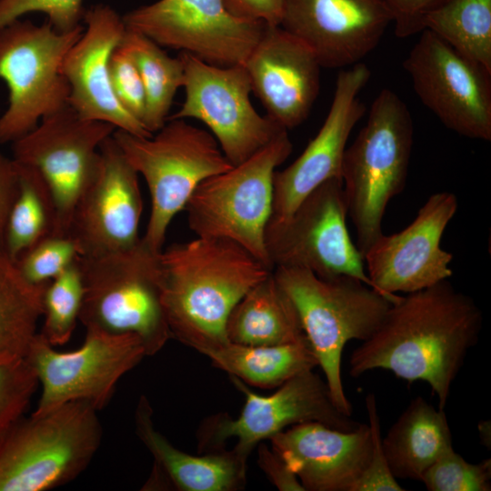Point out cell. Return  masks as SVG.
<instances>
[{
	"label": "cell",
	"instance_id": "cell-1",
	"mask_svg": "<svg viewBox=\"0 0 491 491\" xmlns=\"http://www.w3.org/2000/svg\"><path fill=\"white\" fill-rule=\"evenodd\" d=\"M482 325L474 299L441 281L392 303L376 330L351 353L348 373L358 377L385 369L408 383L424 381L444 409Z\"/></svg>",
	"mask_w": 491,
	"mask_h": 491
},
{
	"label": "cell",
	"instance_id": "cell-2",
	"mask_svg": "<svg viewBox=\"0 0 491 491\" xmlns=\"http://www.w3.org/2000/svg\"><path fill=\"white\" fill-rule=\"evenodd\" d=\"M162 303L171 338L203 355L229 343L225 325L273 270L226 239L197 237L162 250Z\"/></svg>",
	"mask_w": 491,
	"mask_h": 491
},
{
	"label": "cell",
	"instance_id": "cell-3",
	"mask_svg": "<svg viewBox=\"0 0 491 491\" xmlns=\"http://www.w3.org/2000/svg\"><path fill=\"white\" fill-rule=\"evenodd\" d=\"M273 274L297 312L335 405L351 416L341 376L344 347L352 339L371 336L392 302L348 276L323 278L307 269L286 266L275 267Z\"/></svg>",
	"mask_w": 491,
	"mask_h": 491
},
{
	"label": "cell",
	"instance_id": "cell-4",
	"mask_svg": "<svg viewBox=\"0 0 491 491\" xmlns=\"http://www.w3.org/2000/svg\"><path fill=\"white\" fill-rule=\"evenodd\" d=\"M413 142L407 105L394 91L382 89L366 125L346 148L341 165L347 215L363 256L383 234L382 220L389 201L406 185Z\"/></svg>",
	"mask_w": 491,
	"mask_h": 491
},
{
	"label": "cell",
	"instance_id": "cell-5",
	"mask_svg": "<svg viewBox=\"0 0 491 491\" xmlns=\"http://www.w3.org/2000/svg\"><path fill=\"white\" fill-rule=\"evenodd\" d=\"M161 252L141 237L128 248L78 256L84 286L79 321L86 330L135 335L147 356L164 347L171 335L162 303Z\"/></svg>",
	"mask_w": 491,
	"mask_h": 491
},
{
	"label": "cell",
	"instance_id": "cell-6",
	"mask_svg": "<svg viewBox=\"0 0 491 491\" xmlns=\"http://www.w3.org/2000/svg\"><path fill=\"white\" fill-rule=\"evenodd\" d=\"M97 412L71 401L14 422L0 436V491H46L76 478L101 444Z\"/></svg>",
	"mask_w": 491,
	"mask_h": 491
},
{
	"label": "cell",
	"instance_id": "cell-7",
	"mask_svg": "<svg viewBox=\"0 0 491 491\" xmlns=\"http://www.w3.org/2000/svg\"><path fill=\"white\" fill-rule=\"evenodd\" d=\"M113 137L147 185L151 210L142 239L161 252L171 221L185 209L197 185L233 165L211 133L185 119L168 120L150 137L119 129Z\"/></svg>",
	"mask_w": 491,
	"mask_h": 491
},
{
	"label": "cell",
	"instance_id": "cell-8",
	"mask_svg": "<svg viewBox=\"0 0 491 491\" xmlns=\"http://www.w3.org/2000/svg\"><path fill=\"white\" fill-rule=\"evenodd\" d=\"M292 149L283 130L246 161L202 181L185 206L192 232L230 240L272 269L265 231L272 213L273 177Z\"/></svg>",
	"mask_w": 491,
	"mask_h": 491
},
{
	"label": "cell",
	"instance_id": "cell-9",
	"mask_svg": "<svg viewBox=\"0 0 491 491\" xmlns=\"http://www.w3.org/2000/svg\"><path fill=\"white\" fill-rule=\"evenodd\" d=\"M83 30L80 25L58 32L48 22L21 19L0 28V78L9 92L0 116V145L15 142L68 105L70 87L62 64Z\"/></svg>",
	"mask_w": 491,
	"mask_h": 491
},
{
	"label": "cell",
	"instance_id": "cell-10",
	"mask_svg": "<svg viewBox=\"0 0 491 491\" xmlns=\"http://www.w3.org/2000/svg\"><path fill=\"white\" fill-rule=\"evenodd\" d=\"M346 216L343 182L334 177L313 190L287 218L269 219L265 246L272 269L303 268L323 278L348 276L374 288L364 256L349 235Z\"/></svg>",
	"mask_w": 491,
	"mask_h": 491
},
{
	"label": "cell",
	"instance_id": "cell-11",
	"mask_svg": "<svg viewBox=\"0 0 491 491\" xmlns=\"http://www.w3.org/2000/svg\"><path fill=\"white\" fill-rule=\"evenodd\" d=\"M230 378L245 396L244 406L237 418L217 414L203 421L196 435L199 453L224 449L233 438V448L248 458L259 443L295 425L318 422L349 431L361 424L336 407L326 381L313 370L296 375L269 396L257 395L237 377Z\"/></svg>",
	"mask_w": 491,
	"mask_h": 491
},
{
	"label": "cell",
	"instance_id": "cell-12",
	"mask_svg": "<svg viewBox=\"0 0 491 491\" xmlns=\"http://www.w3.org/2000/svg\"><path fill=\"white\" fill-rule=\"evenodd\" d=\"M145 356L141 340L132 334L86 330L79 348L59 352L37 333L25 357L42 388L33 414L71 401L86 402L100 411L111 400L120 378Z\"/></svg>",
	"mask_w": 491,
	"mask_h": 491
},
{
	"label": "cell",
	"instance_id": "cell-13",
	"mask_svg": "<svg viewBox=\"0 0 491 491\" xmlns=\"http://www.w3.org/2000/svg\"><path fill=\"white\" fill-rule=\"evenodd\" d=\"M185 100L171 119L195 118L217 141L227 160L236 165L286 130L261 115L250 101L252 86L244 64L216 66L180 52Z\"/></svg>",
	"mask_w": 491,
	"mask_h": 491
},
{
	"label": "cell",
	"instance_id": "cell-14",
	"mask_svg": "<svg viewBox=\"0 0 491 491\" xmlns=\"http://www.w3.org/2000/svg\"><path fill=\"white\" fill-rule=\"evenodd\" d=\"M122 17L162 47L223 67L244 64L267 26L234 15L224 0H157Z\"/></svg>",
	"mask_w": 491,
	"mask_h": 491
},
{
	"label": "cell",
	"instance_id": "cell-15",
	"mask_svg": "<svg viewBox=\"0 0 491 491\" xmlns=\"http://www.w3.org/2000/svg\"><path fill=\"white\" fill-rule=\"evenodd\" d=\"M115 130L108 123L81 117L67 105L12 143V159L35 168L52 193L56 208L53 235L69 236L76 202L98 165L99 147Z\"/></svg>",
	"mask_w": 491,
	"mask_h": 491
},
{
	"label": "cell",
	"instance_id": "cell-16",
	"mask_svg": "<svg viewBox=\"0 0 491 491\" xmlns=\"http://www.w3.org/2000/svg\"><path fill=\"white\" fill-rule=\"evenodd\" d=\"M403 62L423 105L449 130L491 140V73L424 29Z\"/></svg>",
	"mask_w": 491,
	"mask_h": 491
},
{
	"label": "cell",
	"instance_id": "cell-17",
	"mask_svg": "<svg viewBox=\"0 0 491 491\" xmlns=\"http://www.w3.org/2000/svg\"><path fill=\"white\" fill-rule=\"evenodd\" d=\"M457 207L455 194L435 193L408 226L382 234L363 256L374 288L394 303L399 298L397 292L414 293L452 276L453 256L440 242Z\"/></svg>",
	"mask_w": 491,
	"mask_h": 491
},
{
	"label": "cell",
	"instance_id": "cell-18",
	"mask_svg": "<svg viewBox=\"0 0 491 491\" xmlns=\"http://www.w3.org/2000/svg\"><path fill=\"white\" fill-rule=\"evenodd\" d=\"M142 212L138 173L112 135L99 147L98 165L79 195L68 235L80 256L128 248L141 238Z\"/></svg>",
	"mask_w": 491,
	"mask_h": 491
},
{
	"label": "cell",
	"instance_id": "cell-19",
	"mask_svg": "<svg viewBox=\"0 0 491 491\" xmlns=\"http://www.w3.org/2000/svg\"><path fill=\"white\" fill-rule=\"evenodd\" d=\"M392 23L385 0H283L279 25L336 69L360 63Z\"/></svg>",
	"mask_w": 491,
	"mask_h": 491
},
{
	"label": "cell",
	"instance_id": "cell-20",
	"mask_svg": "<svg viewBox=\"0 0 491 491\" xmlns=\"http://www.w3.org/2000/svg\"><path fill=\"white\" fill-rule=\"evenodd\" d=\"M370 77V69L362 62L338 73L332 103L318 133L291 165L274 174L270 220L287 218L321 184L341 178L348 137L366 110L358 95Z\"/></svg>",
	"mask_w": 491,
	"mask_h": 491
},
{
	"label": "cell",
	"instance_id": "cell-21",
	"mask_svg": "<svg viewBox=\"0 0 491 491\" xmlns=\"http://www.w3.org/2000/svg\"><path fill=\"white\" fill-rule=\"evenodd\" d=\"M84 30L66 53L62 73L70 87L68 105L83 118L108 123L136 136L153 135L116 99L110 80L109 60L126 26L111 6L85 9Z\"/></svg>",
	"mask_w": 491,
	"mask_h": 491
},
{
	"label": "cell",
	"instance_id": "cell-22",
	"mask_svg": "<svg viewBox=\"0 0 491 491\" xmlns=\"http://www.w3.org/2000/svg\"><path fill=\"white\" fill-rule=\"evenodd\" d=\"M244 65L268 117L287 131L307 119L322 67L304 43L280 25H267Z\"/></svg>",
	"mask_w": 491,
	"mask_h": 491
},
{
	"label": "cell",
	"instance_id": "cell-23",
	"mask_svg": "<svg viewBox=\"0 0 491 491\" xmlns=\"http://www.w3.org/2000/svg\"><path fill=\"white\" fill-rule=\"evenodd\" d=\"M269 441L306 491H352L372 448L369 426L362 423L345 431L307 422L292 426Z\"/></svg>",
	"mask_w": 491,
	"mask_h": 491
},
{
	"label": "cell",
	"instance_id": "cell-24",
	"mask_svg": "<svg viewBox=\"0 0 491 491\" xmlns=\"http://www.w3.org/2000/svg\"><path fill=\"white\" fill-rule=\"evenodd\" d=\"M135 432L154 457V468L143 489L238 491L246 484L247 458L234 448L188 454L176 448L155 426L153 409L142 396L135 413Z\"/></svg>",
	"mask_w": 491,
	"mask_h": 491
},
{
	"label": "cell",
	"instance_id": "cell-25",
	"mask_svg": "<svg viewBox=\"0 0 491 491\" xmlns=\"http://www.w3.org/2000/svg\"><path fill=\"white\" fill-rule=\"evenodd\" d=\"M386 457L396 479L421 481L426 471L453 447L444 409L422 396L412 399L382 437Z\"/></svg>",
	"mask_w": 491,
	"mask_h": 491
},
{
	"label": "cell",
	"instance_id": "cell-26",
	"mask_svg": "<svg viewBox=\"0 0 491 491\" xmlns=\"http://www.w3.org/2000/svg\"><path fill=\"white\" fill-rule=\"evenodd\" d=\"M225 333L229 342L251 346L291 344L306 338L297 312L273 271L234 306Z\"/></svg>",
	"mask_w": 491,
	"mask_h": 491
},
{
	"label": "cell",
	"instance_id": "cell-27",
	"mask_svg": "<svg viewBox=\"0 0 491 491\" xmlns=\"http://www.w3.org/2000/svg\"><path fill=\"white\" fill-rule=\"evenodd\" d=\"M205 356L230 376L261 388L278 387L318 366L307 338L291 344L259 346L229 342Z\"/></svg>",
	"mask_w": 491,
	"mask_h": 491
},
{
	"label": "cell",
	"instance_id": "cell-28",
	"mask_svg": "<svg viewBox=\"0 0 491 491\" xmlns=\"http://www.w3.org/2000/svg\"><path fill=\"white\" fill-rule=\"evenodd\" d=\"M46 284L27 281L0 250V362L25 359L37 335Z\"/></svg>",
	"mask_w": 491,
	"mask_h": 491
},
{
	"label": "cell",
	"instance_id": "cell-29",
	"mask_svg": "<svg viewBox=\"0 0 491 491\" xmlns=\"http://www.w3.org/2000/svg\"><path fill=\"white\" fill-rule=\"evenodd\" d=\"M119 46L139 71L146 97L143 124L155 134L167 122L175 95L183 86L184 62L180 55L169 56L155 42L128 28Z\"/></svg>",
	"mask_w": 491,
	"mask_h": 491
},
{
	"label": "cell",
	"instance_id": "cell-30",
	"mask_svg": "<svg viewBox=\"0 0 491 491\" xmlns=\"http://www.w3.org/2000/svg\"><path fill=\"white\" fill-rule=\"evenodd\" d=\"M15 165L19 187L8 215L2 249L14 262L53 235L56 224L55 201L42 175L31 166Z\"/></svg>",
	"mask_w": 491,
	"mask_h": 491
},
{
	"label": "cell",
	"instance_id": "cell-31",
	"mask_svg": "<svg viewBox=\"0 0 491 491\" xmlns=\"http://www.w3.org/2000/svg\"><path fill=\"white\" fill-rule=\"evenodd\" d=\"M424 29L491 73V0H447L427 15Z\"/></svg>",
	"mask_w": 491,
	"mask_h": 491
},
{
	"label": "cell",
	"instance_id": "cell-32",
	"mask_svg": "<svg viewBox=\"0 0 491 491\" xmlns=\"http://www.w3.org/2000/svg\"><path fill=\"white\" fill-rule=\"evenodd\" d=\"M83 296L84 286L77 258L45 287L41 334L53 346H63L71 338L79 320Z\"/></svg>",
	"mask_w": 491,
	"mask_h": 491
},
{
	"label": "cell",
	"instance_id": "cell-33",
	"mask_svg": "<svg viewBox=\"0 0 491 491\" xmlns=\"http://www.w3.org/2000/svg\"><path fill=\"white\" fill-rule=\"evenodd\" d=\"M421 482L428 491H490L491 459L472 464L452 447L426 471Z\"/></svg>",
	"mask_w": 491,
	"mask_h": 491
},
{
	"label": "cell",
	"instance_id": "cell-34",
	"mask_svg": "<svg viewBox=\"0 0 491 491\" xmlns=\"http://www.w3.org/2000/svg\"><path fill=\"white\" fill-rule=\"evenodd\" d=\"M78 256L77 246L70 236L50 235L23 253L15 263L27 281L41 285L62 274Z\"/></svg>",
	"mask_w": 491,
	"mask_h": 491
},
{
	"label": "cell",
	"instance_id": "cell-35",
	"mask_svg": "<svg viewBox=\"0 0 491 491\" xmlns=\"http://www.w3.org/2000/svg\"><path fill=\"white\" fill-rule=\"evenodd\" d=\"M38 385L25 359L0 362V436L22 416Z\"/></svg>",
	"mask_w": 491,
	"mask_h": 491
},
{
	"label": "cell",
	"instance_id": "cell-36",
	"mask_svg": "<svg viewBox=\"0 0 491 491\" xmlns=\"http://www.w3.org/2000/svg\"><path fill=\"white\" fill-rule=\"evenodd\" d=\"M84 0H0V28L28 13L45 14L58 32H69L82 25Z\"/></svg>",
	"mask_w": 491,
	"mask_h": 491
},
{
	"label": "cell",
	"instance_id": "cell-37",
	"mask_svg": "<svg viewBox=\"0 0 491 491\" xmlns=\"http://www.w3.org/2000/svg\"><path fill=\"white\" fill-rule=\"evenodd\" d=\"M372 448L368 464L353 486L352 491H404L391 473L382 443L380 417L374 393L366 396Z\"/></svg>",
	"mask_w": 491,
	"mask_h": 491
},
{
	"label": "cell",
	"instance_id": "cell-38",
	"mask_svg": "<svg viewBox=\"0 0 491 491\" xmlns=\"http://www.w3.org/2000/svg\"><path fill=\"white\" fill-rule=\"evenodd\" d=\"M109 73L116 99L143 124L146 105L145 86L136 65L119 45L110 56Z\"/></svg>",
	"mask_w": 491,
	"mask_h": 491
},
{
	"label": "cell",
	"instance_id": "cell-39",
	"mask_svg": "<svg viewBox=\"0 0 491 491\" xmlns=\"http://www.w3.org/2000/svg\"><path fill=\"white\" fill-rule=\"evenodd\" d=\"M447 0H385L393 17L395 34L406 38L424 30L427 15Z\"/></svg>",
	"mask_w": 491,
	"mask_h": 491
},
{
	"label": "cell",
	"instance_id": "cell-40",
	"mask_svg": "<svg viewBox=\"0 0 491 491\" xmlns=\"http://www.w3.org/2000/svg\"><path fill=\"white\" fill-rule=\"evenodd\" d=\"M257 464L267 479L280 491H306L284 458L264 442L257 445Z\"/></svg>",
	"mask_w": 491,
	"mask_h": 491
},
{
	"label": "cell",
	"instance_id": "cell-41",
	"mask_svg": "<svg viewBox=\"0 0 491 491\" xmlns=\"http://www.w3.org/2000/svg\"><path fill=\"white\" fill-rule=\"evenodd\" d=\"M227 9L235 16L279 25L283 0H224Z\"/></svg>",
	"mask_w": 491,
	"mask_h": 491
},
{
	"label": "cell",
	"instance_id": "cell-42",
	"mask_svg": "<svg viewBox=\"0 0 491 491\" xmlns=\"http://www.w3.org/2000/svg\"><path fill=\"white\" fill-rule=\"evenodd\" d=\"M19 187L16 165L0 151V250L3 249L6 223Z\"/></svg>",
	"mask_w": 491,
	"mask_h": 491
},
{
	"label": "cell",
	"instance_id": "cell-43",
	"mask_svg": "<svg viewBox=\"0 0 491 491\" xmlns=\"http://www.w3.org/2000/svg\"><path fill=\"white\" fill-rule=\"evenodd\" d=\"M479 436L482 440V443L487 446V443L490 446V443L487 441V431L490 430V423L489 421H481L479 423Z\"/></svg>",
	"mask_w": 491,
	"mask_h": 491
}]
</instances>
